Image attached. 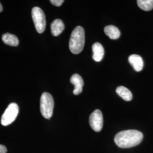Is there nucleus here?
<instances>
[{
	"mask_svg": "<svg viewBox=\"0 0 153 153\" xmlns=\"http://www.w3.org/2000/svg\"><path fill=\"white\" fill-rule=\"evenodd\" d=\"M143 139L141 131L134 129L126 130L119 132L115 136L114 141L119 148H130L140 144Z\"/></svg>",
	"mask_w": 153,
	"mask_h": 153,
	"instance_id": "obj_1",
	"label": "nucleus"
},
{
	"mask_svg": "<svg viewBox=\"0 0 153 153\" xmlns=\"http://www.w3.org/2000/svg\"><path fill=\"white\" fill-rule=\"evenodd\" d=\"M84 29L81 26H77L72 31L69 40V49L73 54H78L83 49L85 36Z\"/></svg>",
	"mask_w": 153,
	"mask_h": 153,
	"instance_id": "obj_2",
	"label": "nucleus"
},
{
	"mask_svg": "<svg viewBox=\"0 0 153 153\" xmlns=\"http://www.w3.org/2000/svg\"><path fill=\"white\" fill-rule=\"evenodd\" d=\"M40 112L42 116L47 119H50L53 115L54 100L52 96L48 93H43L40 98Z\"/></svg>",
	"mask_w": 153,
	"mask_h": 153,
	"instance_id": "obj_3",
	"label": "nucleus"
},
{
	"mask_svg": "<svg viewBox=\"0 0 153 153\" xmlns=\"http://www.w3.org/2000/svg\"><path fill=\"white\" fill-rule=\"evenodd\" d=\"M32 17L35 27L38 33H43L46 27V19L44 11L39 7H34L32 9Z\"/></svg>",
	"mask_w": 153,
	"mask_h": 153,
	"instance_id": "obj_4",
	"label": "nucleus"
},
{
	"mask_svg": "<svg viewBox=\"0 0 153 153\" xmlns=\"http://www.w3.org/2000/svg\"><path fill=\"white\" fill-rule=\"evenodd\" d=\"M18 113L19 107L18 104L15 103H10L8 105L1 117V124L4 126H7L11 124L16 119Z\"/></svg>",
	"mask_w": 153,
	"mask_h": 153,
	"instance_id": "obj_5",
	"label": "nucleus"
},
{
	"mask_svg": "<svg viewBox=\"0 0 153 153\" xmlns=\"http://www.w3.org/2000/svg\"><path fill=\"white\" fill-rule=\"evenodd\" d=\"M89 123L94 131H100L103 126V117L99 109L95 110L89 117Z\"/></svg>",
	"mask_w": 153,
	"mask_h": 153,
	"instance_id": "obj_6",
	"label": "nucleus"
},
{
	"mask_svg": "<svg viewBox=\"0 0 153 153\" xmlns=\"http://www.w3.org/2000/svg\"><path fill=\"white\" fill-rule=\"evenodd\" d=\"M71 82L74 85L73 94L78 95L82 93L84 82L82 77L78 74H74L71 78Z\"/></svg>",
	"mask_w": 153,
	"mask_h": 153,
	"instance_id": "obj_7",
	"label": "nucleus"
},
{
	"mask_svg": "<svg viewBox=\"0 0 153 153\" xmlns=\"http://www.w3.org/2000/svg\"><path fill=\"white\" fill-rule=\"evenodd\" d=\"M128 61L134 71H142L143 67V61L142 57L140 55L136 54L131 55L128 58Z\"/></svg>",
	"mask_w": 153,
	"mask_h": 153,
	"instance_id": "obj_8",
	"label": "nucleus"
},
{
	"mask_svg": "<svg viewBox=\"0 0 153 153\" xmlns=\"http://www.w3.org/2000/svg\"><path fill=\"white\" fill-rule=\"evenodd\" d=\"M94 60L99 62L103 59L104 55V50L102 45L99 43H95L92 47Z\"/></svg>",
	"mask_w": 153,
	"mask_h": 153,
	"instance_id": "obj_9",
	"label": "nucleus"
},
{
	"mask_svg": "<svg viewBox=\"0 0 153 153\" xmlns=\"http://www.w3.org/2000/svg\"><path fill=\"white\" fill-rule=\"evenodd\" d=\"M64 28L65 26L64 23L59 19H55L51 25V33L55 36H57L60 35L64 30Z\"/></svg>",
	"mask_w": 153,
	"mask_h": 153,
	"instance_id": "obj_10",
	"label": "nucleus"
},
{
	"mask_svg": "<svg viewBox=\"0 0 153 153\" xmlns=\"http://www.w3.org/2000/svg\"><path fill=\"white\" fill-rule=\"evenodd\" d=\"M104 31L105 33L111 39H117L120 36V31L119 28L113 25H108L104 27Z\"/></svg>",
	"mask_w": 153,
	"mask_h": 153,
	"instance_id": "obj_11",
	"label": "nucleus"
},
{
	"mask_svg": "<svg viewBox=\"0 0 153 153\" xmlns=\"http://www.w3.org/2000/svg\"><path fill=\"white\" fill-rule=\"evenodd\" d=\"M2 41L5 44L10 46L16 47L19 45V40L16 35L10 33H6L2 35Z\"/></svg>",
	"mask_w": 153,
	"mask_h": 153,
	"instance_id": "obj_12",
	"label": "nucleus"
},
{
	"mask_svg": "<svg viewBox=\"0 0 153 153\" xmlns=\"http://www.w3.org/2000/svg\"><path fill=\"white\" fill-rule=\"evenodd\" d=\"M116 93L126 101H131L133 98L131 91L127 88L120 86L117 87L116 90Z\"/></svg>",
	"mask_w": 153,
	"mask_h": 153,
	"instance_id": "obj_13",
	"label": "nucleus"
},
{
	"mask_svg": "<svg viewBox=\"0 0 153 153\" xmlns=\"http://www.w3.org/2000/svg\"><path fill=\"white\" fill-rule=\"evenodd\" d=\"M137 5L144 11H150L153 9V0H138Z\"/></svg>",
	"mask_w": 153,
	"mask_h": 153,
	"instance_id": "obj_14",
	"label": "nucleus"
},
{
	"mask_svg": "<svg viewBox=\"0 0 153 153\" xmlns=\"http://www.w3.org/2000/svg\"><path fill=\"white\" fill-rule=\"evenodd\" d=\"M64 2V0H51L50 2L56 6H60L63 2Z\"/></svg>",
	"mask_w": 153,
	"mask_h": 153,
	"instance_id": "obj_15",
	"label": "nucleus"
},
{
	"mask_svg": "<svg viewBox=\"0 0 153 153\" xmlns=\"http://www.w3.org/2000/svg\"><path fill=\"white\" fill-rule=\"evenodd\" d=\"M7 153V148L5 146L0 144V153Z\"/></svg>",
	"mask_w": 153,
	"mask_h": 153,
	"instance_id": "obj_16",
	"label": "nucleus"
},
{
	"mask_svg": "<svg viewBox=\"0 0 153 153\" xmlns=\"http://www.w3.org/2000/svg\"><path fill=\"white\" fill-rule=\"evenodd\" d=\"M2 10H3V7H2V6L1 2H0V13L2 11Z\"/></svg>",
	"mask_w": 153,
	"mask_h": 153,
	"instance_id": "obj_17",
	"label": "nucleus"
}]
</instances>
